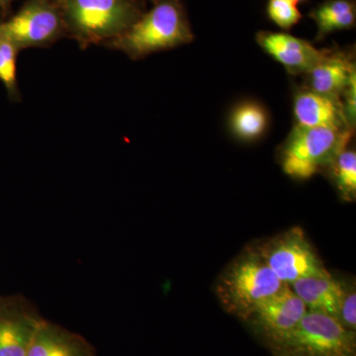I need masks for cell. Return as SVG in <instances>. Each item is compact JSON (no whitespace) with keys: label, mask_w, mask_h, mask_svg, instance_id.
Returning <instances> with one entry per match:
<instances>
[{"label":"cell","mask_w":356,"mask_h":356,"mask_svg":"<svg viewBox=\"0 0 356 356\" xmlns=\"http://www.w3.org/2000/svg\"><path fill=\"white\" fill-rule=\"evenodd\" d=\"M191 23L180 0H158L121 36L106 43L133 60L170 50L193 41Z\"/></svg>","instance_id":"1"},{"label":"cell","mask_w":356,"mask_h":356,"mask_svg":"<svg viewBox=\"0 0 356 356\" xmlns=\"http://www.w3.org/2000/svg\"><path fill=\"white\" fill-rule=\"evenodd\" d=\"M286 285L269 268L257 248H248L222 271L216 293L225 310L248 320L257 307Z\"/></svg>","instance_id":"2"},{"label":"cell","mask_w":356,"mask_h":356,"mask_svg":"<svg viewBox=\"0 0 356 356\" xmlns=\"http://www.w3.org/2000/svg\"><path fill=\"white\" fill-rule=\"evenodd\" d=\"M65 35L81 47L106 44L127 31L142 11L136 0H55Z\"/></svg>","instance_id":"3"},{"label":"cell","mask_w":356,"mask_h":356,"mask_svg":"<svg viewBox=\"0 0 356 356\" xmlns=\"http://www.w3.org/2000/svg\"><path fill=\"white\" fill-rule=\"evenodd\" d=\"M353 129L295 125L280 151L283 172L295 179H308L348 147Z\"/></svg>","instance_id":"4"},{"label":"cell","mask_w":356,"mask_h":356,"mask_svg":"<svg viewBox=\"0 0 356 356\" xmlns=\"http://www.w3.org/2000/svg\"><path fill=\"white\" fill-rule=\"evenodd\" d=\"M257 248L269 268L285 284L302 278L332 275L300 227L287 229Z\"/></svg>","instance_id":"5"},{"label":"cell","mask_w":356,"mask_h":356,"mask_svg":"<svg viewBox=\"0 0 356 356\" xmlns=\"http://www.w3.org/2000/svg\"><path fill=\"white\" fill-rule=\"evenodd\" d=\"M286 350L314 356H355V332L332 316L308 311L299 324L278 343Z\"/></svg>","instance_id":"6"},{"label":"cell","mask_w":356,"mask_h":356,"mask_svg":"<svg viewBox=\"0 0 356 356\" xmlns=\"http://www.w3.org/2000/svg\"><path fill=\"white\" fill-rule=\"evenodd\" d=\"M65 35L55 0H27L18 13L0 22V38L19 50L51 46Z\"/></svg>","instance_id":"7"},{"label":"cell","mask_w":356,"mask_h":356,"mask_svg":"<svg viewBox=\"0 0 356 356\" xmlns=\"http://www.w3.org/2000/svg\"><path fill=\"white\" fill-rule=\"evenodd\" d=\"M44 318L21 295H0V356H27Z\"/></svg>","instance_id":"8"},{"label":"cell","mask_w":356,"mask_h":356,"mask_svg":"<svg viewBox=\"0 0 356 356\" xmlns=\"http://www.w3.org/2000/svg\"><path fill=\"white\" fill-rule=\"evenodd\" d=\"M307 312L308 309L303 301L290 285H286L257 307L248 320H252L267 336L278 343L299 324Z\"/></svg>","instance_id":"9"},{"label":"cell","mask_w":356,"mask_h":356,"mask_svg":"<svg viewBox=\"0 0 356 356\" xmlns=\"http://www.w3.org/2000/svg\"><path fill=\"white\" fill-rule=\"evenodd\" d=\"M257 43L291 74H305L324 55L310 43L284 32L257 33Z\"/></svg>","instance_id":"10"},{"label":"cell","mask_w":356,"mask_h":356,"mask_svg":"<svg viewBox=\"0 0 356 356\" xmlns=\"http://www.w3.org/2000/svg\"><path fill=\"white\" fill-rule=\"evenodd\" d=\"M306 88L341 100L343 91L356 76L353 56L341 50H325L317 64L306 72Z\"/></svg>","instance_id":"11"},{"label":"cell","mask_w":356,"mask_h":356,"mask_svg":"<svg viewBox=\"0 0 356 356\" xmlns=\"http://www.w3.org/2000/svg\"><path fill=\"white\" fill-rule=\"evenodd\" d=\"M293 113L296 125L303 127L353 129L341 99L314 92L308 88L295 93Z\"/></svg>","instance_id":"12"},{"label":"cell","mask_w":356,"mask_h":356,"mask_svg":"<svg viewBox=\"0 0 356 356\" xmlns=\"http://www.w3.org/2000/svg\"><path fill=\"white\" fill-rule=\"evenodd\" d=\"M27 356H95L88 341L44 320L35 334Z\"/></svg>","instance_id":"13"},{"label":"cell","mask_w":356,"mask_h":356,"mask_svg":"<svg viewBox=\"0 0 356 356\" xmlns=\"http://www.w3.org/2000/svg\"><path fill=\"white\" fill-rule=\"evenodd\" d=\"M290 287L303 301L308 311L339 318L344 284L332 275L302 278L290 284Z\"/></svg>","instance_id":"14"},{"label":"cell","mask_w":356,"mask_h":356,"mask_svg":"<svg viewBox=\"0 0 356 356\" xmlns=\"http://www.w3.org/2000/svg\"><path fill=\"white\" fill-rule=\"evenodd\" d=\"M232 134L243 142H255L266 135L269 115L264 105L248 100L236 104L229 117Z\"/></svg>","instance_id":"15"},{"label":"cell","mask_w":356,"mask_h":356,"mask_svg":"<svg viewBox=\"0 0 356 356\" xmlns=\"http://www.w3.org/2000/svg\"><path fill=\"white\" fill-rule=\"evenodd\" d=\"M317 25V40L355 27L356 7L353 0H325L310 13Z\"/></svg>","instance_id":"16"},{"label":"cell","mask_w":356,"mask_h":356,"mask_svg":"<svg viewBox=\"0 0 356 356\" xmlns=\"http://www.w3.org/2000/svg\"><path fill=\"white\" fill-rule=\"evenodd\" d=\"M332 179L341 197L353 201L356 197V153L355 149L346 147L332 161L331 165Z\"/></svg>","instance_id":"17"},{"label":"cell","mask_w":356,"mask_h":356,"mask_svg":"<svg viewBox=\"0 0 356 356\" xmlns=\"http://www.w3.org/2000/svg\"><path fill=\"white\" fill-rule=\"evenodd\" d=\"M19 49L8 40L0 38V81L13 102L20 100L17 81V58Z\"/></svg>","instance_id":"18"},{"label":"cell","mask_w":356,"mask_h":356,"mask_svg":"<svg viewBox=\"0 0 356 356\" xmlns=\"http://www.w3.org/2000/svg\"><path fill=\"white\" fill-rule=\"evenodd\" d=\"M266 14L274 24L286 31L298 24L302 18L298 3L294 0H268Z\"/></svg>","instance_id":"19"},{"label":"cell","mask_w":356,"mask_h":356,"mask_svg":"<svg viewBox=\"0 0 356 356\" xmlns=\"http://www.w3.org/2000/svg\"><path fill=\"white\" fill-rule=\"evenodd\" d=\"M337 320L350 331L356 329V292L355 286L346 287L344 285V293L339 307Z\"/></svg>","instance_id":"20"},{"label":"cell","mask_w":356,"mask_h":356,"mask_svg":"<svg viewBox=\"0 0 356 356\" xmlns=\"http://www.w3.org/2000/svg\"><path fill=\"white\" fill-rule=\"evenodd\" d=\"M15 0H0V14L8 10L9 7Z\"/></svg>","instance_id":"21"},{"label":"cell","mask_w":356,"mask_h":356,"mask_svg":"<svg viewBox=\"0 0 356 356\" xmlns=\"http://www.w3.org/2000/svg\"><path fill=\"white\" fill-rule=\"evenodd\" d=\"M280 356H306L305 353L298 350H286Z\"/></svg>","instance_id":"22"},{"label":"cell","mask_w":356,"mask_h":356,"mask_svg":"<svg viewBox=\"0 0 356 356\" xmlns=\"http://www.w3.org/2000/svg\"><path fill=\"white\" fill-rule=\"evenodd\" d=\"M294 1H296L297 3H298V2L305 1V0H294Z\"/></svg>","instance_id":"23"},{"label":"cell","mask_w":356,"mask_h":356,"mask_svg":"<svg viewBox=\"0 0 356 356\" xmlns=\"http://www.w3.org/2000/svg\"><path fill=\"white\" fill-rule=\"evenodd\" d=\"M151 1H153V2H154H154L158 1V0H151Z\"/></svg>","instance_id":"24"}]
</instances>
